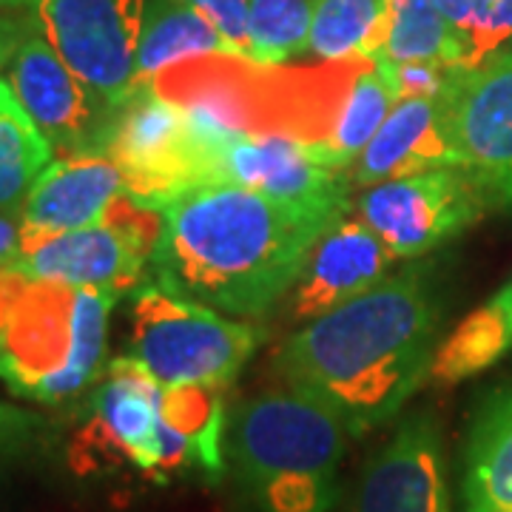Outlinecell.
Wrapping results in <instances>:
<instances>
[{
    "mask_svg": "<svg viewBox=\"0 0 512 512\" xmlns=\"http://www.w3.org/2000/svg\"><path fill=\"white\" fill-rule=\"evenodd\" d=\"M148 0H40L35 20L55 52L109 111L137 92Z\"/></svg>",
    "mask_w": 512,
    "mask_h": 512,
    "instance_id": "obj_8",
    "label": "cell"
},
{
    "mask_svg": "<svg viewBox=\"0 0 512 512\" xmlns=\"http://www.w3.org/2000/svg\"><path fill=\"white\" fill-rule=\"evenodd\" d=\"M160 211L157 285L225 316H256L291 293L316 239L348 205L274 200L217 180Z\"/></svg>",
    "mask_w": 512,
    "mask_h": 512,
    "instance_id": "obj_1",
    "label": "cell"
},
{
    "mask_svg": "<svg viewBox=\"0 0 512 512\" xmlns=\"http://www.w3.org/2000/svg\"><path fill=\"white\" fill-rule=\"evenodd\" d=\"M32 26H35V12L23 15V12H12V9H0V83L6 80L12 57Z\"/></svg>",
    "mask_w": 512,
    "mask_h": 512,
    "instance_id": "obj_29",
    "label": "cell"
},
{
    "mask_svg": "<svg viewBox=\"0 0 512 512\" xmlns=\"http://www.w3.org/2000/svg\"><path fill=\"white\" fill-rule=\"evenodd\" d=\"M348 427L325 404L285 390L245 402L231 424V461L259 512H330Z\"/></svg>",
    "mask_w": 512,
    "mask_h": 512,
    "instance_id": "obj_4",
    "label": "cell"
},
{
    "mask_svg": "<svg viewBox=\"0 0 512 512\" xmlns=\"http://www.w3.org/2000/svg\"><path fill=\"white\" fill-rule=\"evenodd\" d=\"M163 237V211L120 194L103 220L74 231L23 225L18 271L40 282L97 288L114 296L134 291L154 268Z\"/></svg>",
    "mask_w": 512,
    "mask_h": 512,
    "instance_id": "obj_6",
    "label": "cell"
},
{
    "mask_svg": "<svg viewBox=\"0 0 512 512\" xmlns=\"http://www.w3.org/2000/svg\"><path fill=\"white\" fill-rule=\"evenodd\" d=\"M222 390L211 384H177L163 387L160 416L168 421L177 433L194 444L200 467L211 476L222 473V424H225V407H222Z\"/></svg>",
    "mask_w": 512,
    "mask_h": 512,
    "instance_id": "obj_24",
    "label": "cell"
},
{
    "mask_svg": "<svg viewBox=\"0 0 512 512\" xmlns=\"http://www.w3.org/2000/svg\"><path fill=\"white\" fill-rule=\"evenodd\" d=\"M512 350V299L504 291L490 296L481 308L458 325L433 356L430 376L456 384L493 367Z\"/></svg>",
    "mask_w": 512,
    "mask_h": 512,
    "instance_id": "obj_20",
    "label": "cell"
},
{
    "mask_svg": "<svg viewBox=\"0 0 512 512\" xmlns=\"http://www.w3.org/2000/svg\"><path fill=\"white\" fill-rule=\"evenodd\" d=\"M439 308L419 265L311 319L279 350L288 390L333 410L350 436L390 421L430 376Z\"/></svg>",
    "mask_w": 512,
    "mask_h": 512,
    "instance_id": "obj_2",
    "label": "cell"
},
{
    "mask_svg": "<svg viewBox=\"0 0 512 512\" xmlns=\"http://www.w3.org/2000/svg\"><path fill=\"white\" fill-rule=\"evenodd\" d=\"M464 512H512V387L493 390L473 419L464 461Z\"/></svg>",
    "mask_w": 512,
    "mask_h": 512,
    "instance_id": "obj_18",
    "label": "cell"
},
{
    "mask_svg": "<svg viewBox=\"0 0 512 512\" xmlns=\"http://www.w3.org/2000/svg\"><path fill=\"white\" fill-rule=\"evenodd\" d=\"M379 60H433L450 66V35L436 0H387V40Z\"/></svg>",
    "mask_w": 512,
    "mask_h": 512,
    "instance_id": "obj_25",
    "label": "cell"
},
{
    "mask_svg": "<svg viewBox=\"0 0 512 512\" xmlns=\"http://www.w3.org/2000/svg\"><path fill=\"white\" fill-rule=\"evenodd\" d=\"M6 83L55 151L100 154L111 111L57 55L37 20L12 57Z\"/></svg>",
    "mask_w": 512,
    "mask_h": 512,
    "instance_id": "obj_11",
    "label": "cell"
},
{
    "mask_svg": "<svg viewBox=\"0 0 512 512\" xmlns=\"http://www.w3.org/2000/svg\"><path fill=\"white\" fill-rule=\"evenodd\" d=\"M188 3L197 6L217 26V32L225 37L234 55L254 60L251 32H248V0H188Z\"/></svg>",
    "mask_w": 512,
    "mask_h": 512,
    "instance_id": "obj_28",
    "label": "cell"
},
{
    "mask_svg": "<svg viewBox=\"0 0 512 512\" xmlns=\"http://www.w3.org/2000/svg\"><path fill=\"white\" fill-rule=\"evenodd\" d=\"M217 180L308 205H348L353 185L348 171L322 165L305 143L282 134H242L225 143L217 154Z\"/></svg>",
    "mask_w": 512,
    "mask_h": 512,
    "instance_id": "obj_13",
    "label": "cell"
},
{
    "mask_svg": "<svg viewBox=\"0 0 512 512\" xmlns=\"http://www.w3.org/2000/svg\"><path fill=\"white\" fill-rule=\"evenodd\" d=\"M256 345L259 336L251 325L165 291L163 285H146L134 299L128 356L163 387H228Z\"/></svg>",
    "mask_w": 512,
    "mask_h": 512,
    "instance_id": "obj_5",
    "label": "cell"
},
{
    "mask_svg": "<svg viewBox=\"0 0 512 512\" xmlns=\"http://www.w3.org/2000/svg\"><path fill=\"white\" fill-rule=\"evenodd\" d=\"M450 35V66L476 72L512 57V0H436Z\"/></svg>",
    "mask_w": 512,
    "mask_h": 512,
    "instance_id": "obj_23",
    "label": "cell"
},
{
    "mask_svg": "<svg viewBox=\"0 0 512 512\" xmlns=\"http://www.w3.org/2000/svg\"><path fill=\"white\" fill-rule=\"evenodd\" d=\"M353 512H450L439 430L410 416L370 458Z\"/></svg>",
    "mask_w": 512,
    "mask_h": 512,
    "instance_id": "obj_14",
    "label": "cell"
},
{
    "mask_svg": "<svg viewBox=\"0 0 512 512\" xmlns=\"http://www.w3.org/2000/svg\"><path fill=\"white\" fill-rule=\"evenodd\" d=\"M126 194L123 171L106 154H69L49 165L23 202V225L37 231H74L103 220Z\"/></svg>",
    "mask_w": 512,
    "mask_h": 512,
    "instance_id": "obj_17",
    "label": "cell"
},
{
    "mask_svg": "<svg viewBox=\"0 0 512 512\" xmlns=\"http://www.w3.org/2000/svg\"><path fill=\"white\" fill-rule=\"evenodd\" d=\"M55 163V146L0 83V211H23L37 177Z\"/></svg>",
    "mask_w": 512,
    "mask_h": 512,
    "instance_id": "obj_22",
    "label": "cell"
},
{
    "mask_svg": "<svg viewBox=\"0 0 512 512\" xmlns=\"http://www.w3.org/2000/svg\"><path fill=\"white\" fill-rule=\"evenodd\" d=\"M387 40V0H313L308 55L319 63L379 60Z\"/></svg>",
    "mask_w": 512,
    "mask_h": 512,
    "instance_id": "obj_21",
    "label": "cell"
},
{
    "mask_svg": "<svg viewBox=\"0 0 512 512\" xmlns=\"http://www.w3.org/2000/svg\"><path fill=\"white\" fill-rule=\"evenodd\" d=\"M313 0H248V32L256 63L282 66L308 52Z\"/></svg>",
    "mask_w": 512,
    "mask_h": 512,
    "instance_id": "obj_26",
    "label": "cell"
},
{
    "mask_svg": "<svg viewBox=\"0 0 512 512\" xmlns=\"http://www.w3.org/2000/svg\"><path fill=\"white\" fill-rule=\"evenodd\" d=\"M501 291L507 293V296H510V299H512V279H510V282H507V285H504V288H501Z\"/></svg>",
    "mask_w": 512,
    "mask_h": 512,
    "instance_id": "obj_32",
    "label": "cell"
},
{
    "mask_svg": "<svg viewBox=\"0 0 512 512\" xmlns=\"http://www.w3.org/2000/svg\"><path fill=\"white\" fill-rule=\"evenodd\" d=\"M487 200L461 168H436L384 180L359 197V220L396 259H416L461 234Z\"/></svg>",
    "mask_w": 512,
    "mask_h": 512,
    "instance_id": "obj_9",
    "label": "cell"
},
{
    "mask_svg": "<svg viewBox=\"0 0 512 512\" xmlns=\"http://www.w3.org/2000/svg\"><path fill=\"white\" fill-rule=\"evenodd\" d=\"M396 256L359 217H339L316 239L291 288L293 319H316L373 291L390 276Z\"/></svg>",
    "mask_w": 512,
    "mask_h": 512,
    "instance_id": "obj_15",
    "label": "cell"
},
{
    "mask_svg": "<svg viewBox=\"0 0 512 512\" xmlns=\"http://www.w3.org/2000/svg\"><path fill=\"white\" fill-rule=\"evenodd\" d=\"M100 154L123 171L128 197L157 211L197 185L214 183L211 154L191 131L183 109L148 86L111 111Z\"/></svg>",
    "mask_w": 512,
    "mask_h": 512,
    "instance_id": "obj_7",
    "label": "cell"
},
{
    "mask_svg": "<svg viewBox=\"0 0 512 512\" xmlns=\"http://www.w3.org/2000/svg\"><path fill=\"white\" fill-rule=\"evenodd\" d=\"M376 69L387 80L396 100L404 97H444L453 83V66L433 63V60H407V63H387L376 60Z\"/></svg>",
    "mask_w": 512,
    "mask_h": 512,
    "instance_id": "obj_27",
    "label": "cell"
},
{
    "mask_svg": "<svg viewBox=\"0 0 512 512\" xmlns=\"http://www.w3.org/2000/svg\"><path fill=\"white\" fill-rule=\"evenodd\" d=\"M114 293L0 271V376L18 396L57 404L100 379Z\"/></svg>",
    "mask_w": 512,
    "mask_h": 512,
    "instance_id": "obj_3",
    "label": "cell"
},
{
    "mask_svg": "<svg viewBox=\"0 0 512 512\" xmlns=\"http://www.w3.org/2000/svg\"><path fill=\"white\" fill-rule=\"evenodd\" d=\"M461 168L456 143L450 134L444 97H404L384 117L382 128L350 165V183L370 185L407 174Z\"/></svg>",
    "mask_w": 512,
    "mask_h": 512,
    "instance_id": "obj_16",
    "label": "cell"
},
{
    "mask_svg": "<svg viewBox=\"0 0 512 512\" xmlns=\"http://www.w3.org/2000/svg\"><path fill=\"white\" fill-rule=\"evenodd\" d=\"M23 242V211H0V271L15 268Z\"/></svg>",
    "mask_w": 512,
    "mask_h": 512,
    "instance_id": "obj_30",
    "label": "cell"
},
{
    "mask_svg": "<svg viewBox=\"0 0 512 512\" xmlns=\"http://www.w3.org/2000/svg\"><path fill=\"white\" fill-rule=\"evenodd\" d=\"M163 384L134 356H117L100 373L92 396V416L74 441V453L97 461H131L151 473L157 427H160Z\"/></svg>",
    "mask_w": 512,
    "mask_h": 512,
    "instance_id": "obj_12",
    "label": "cell"
},
{
    "mask_svg": "<svg viewBox=\"0 0 512 512\" xmlns=\"http://www.w3.org/2000/svg\"><path fill=\"white\" fill-rule=\"evenodd\" d=\"M40 0H0V9H12V12H23V9H35Z\"/></svg>",
    "mask_w": 512,
    "mask_h": 512,
    "instance_id": "obj_31",
    "label": "cell"
},
{
    "mask_svg": "<svg viewBox=\"0 0 512 512\" xmlns=\"http://www.w3.org/2000/svg\"><path fill=\"white\" fill-rule=\"evenodd\" d=\"M208 55L234 52L197 6L188 0H148L137 52V86L151 83L174 63Z\"/></svg>",
    "mask_w": 512,
    "mask_h": 512,
    "instance_id": "obj_19",
    "label": "cell"
},
{
    "mask_svg": "<svg viewBox=\"0 0 512 512\" xmlns=\"http://www.w3.org/2000/svg\"><path fill=\"white\" fill-rule=\"evenodd\" d=\"M444 100L461 171L487 205L512 208V57L456 69Z\"/></svg>",
    "mask_w": 512,
    "mask_h": 512,
    "instance_id": "obj_10",
    "label": "cell"
}]
</instances>
